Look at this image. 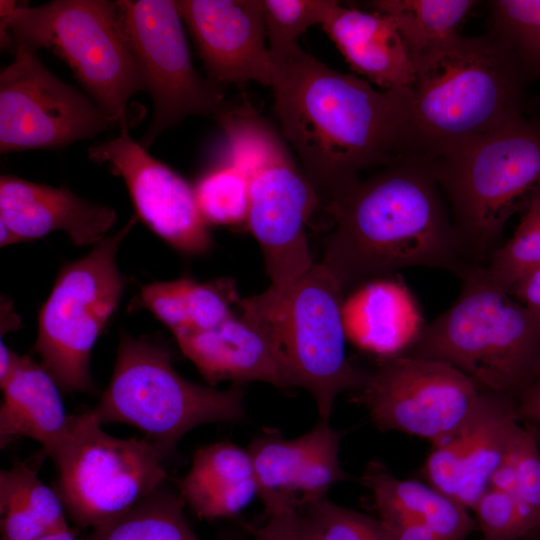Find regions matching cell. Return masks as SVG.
Segmentation results:
<instances>
[{
    "instance_id": "obj_1",
    "label": "cell",
    "mask_w": 540,
    "mask_h": 540,
    "mask_svg": "<svg viewBox=\"0 0 540 540\" xmlns=\"http://www.w3.org/2000/svg\"><path fill=\"white\" fill-rule=\"evenodd\" d=\"M270 53L281 133L327 212L363 171L418 155L410 88L376 89L299 46Z\"/></svg>"
},
{
    "instance_id": "obj_2",
    "label": "cell",
    "mask_w": 540,
    "mask_h": 540,
    "mask_svg": "<svg viewBox=\"0 0 540 540\" xmlns=\"http://www.w3.org/2000/svg\"><path fill=\"white\" fill-rule=\"evenodd\" d=\"M428 160L419 155L381 168L328 213L334 228L321 263L345 293L410 267L460 277L467 259Z\"/></svg>"
},
{
    "instance_id": "obj_3",
    "label": "cell",
    "mask_w": 540,
    "mask_h": 540,
    "mask_svg": "<svg viewBox=\"0 0 540 540\" xmlns=\"http://www.w3.org/2000/svg\"><path fill=\"white\" fill-rule=\"evenodd\" d=\"M413 63L410 102L420 156L431 158L525 116L528 75L488 32L458 33Z\"/></svg>"
},
{
    "instance_id": "obj_4",
    "label": "cell",
    "mask_w": 540,
    "mask_h": 540,
    "mask_svg": "<svg viewBox=\"0 0 540 540\" xmlns=\"http://www.w3.org/2000/svg\"><path fill=\"white\" fill-rule=\"evenodd\" d=\"M215 118L225 135L226 163L248 180L247 224L270 279L263 293L280 298L315 263L305 229L319 197L281 131L250 104H227Z\"/></svg>"
},
{
    "instance_id": "obj_5",
    "label": "cell",
    "mask_w": 540,
    "mask_h": 540,
    "mask_svg": "<svg viewBox=\"0 0 540 540\" xmlns=\"http://www.w3.org/2000/svg\"><path fill=\"white\" fill-rule=\"evenodd\" d=\"M427 160L467 259L485 265L508 220L540 195V120L524 116Z\"/></svg>"
},
{
    "instance_id": "obj_6",
    "label": "cell",
    "mask_w": 540,
    "mask_h": 540,
    "mask_svg": "<svg viewBox=\"0 0 540 540\" xmlns=\"http://www.w3.org/2000/svg\"><path fill=\"white\" fill-rule=\"evenodd\" d=\"M460 278L455 302L406 354L447 363L482 390L517 400L540 368V317L484 265L471 264Z\"/></svg>"
},
{
    "instance_id": "obj_7",
    "label": "cell",
    "mask_w": 540,
    "mask_h": 540,
    "mask_svg": "<svg viewBox=\"0 0 540 540\" xmlns=\"http://www.w3.org/2000/svg\"><path fill=\"white\" fill-rule=\"evenodd\" d=\"M345 294L319 262L280 298L260 293L238 301L240 316L272 339L295 387L313 396L319 420L328 421L338 394L355 391L365 375L346 356Z\"/></svg>"
},
{
    "instance_id": "obj_8",
    "label": "cell",
    "mask_w": 540,
    "mask_h": 540,
    "mask_svg": "<svg viewBox=\"0 0 540 540\" xmlns=\"http://www.w3.org/2000/svg\"><path fill=\"white\" fill-rule=\"evenodd\" d=\"M1 48H45L61 58L92 101L130 125L127 104L145 92L136 61L122 34L116 1L53 0L17 6L1 18ZM14 51V50H13Z\"/></svg>"
},
{
    "instance_id": "obj_9",
    "label": "cell",
    "mask_w": 540,
    "mask_h": 540,
    "mask_svg": "<svg viewBox=\"0 0 540 540\" xmlns=\"http://www.w3.org/2000/svg\"><path fill=\"white\" fill-rule=\"evenodd\" d=\"M243 398L239 384L218 390L184 379L166 348L122 334L111 380L90 411L101 425L138 428L167 456L198 425L242 421Z\"/></svg>"
},
{
    "instance_id": "obj_10",
    "label": "cell",
    "mask_w": 540,
    "mask_h": 540,
    "mask_svg": "<svg viewBox=\"0 0 540 540\" xmlns=\"http://www.w3.org/2000/svg\"><path fill=\"white\" fill-rule=\"evenodd\" d=\"M50 457L65 511L83 528L128 511L167 478L166 456L154 443L107 434L90 409L70 415L67 432Z\"/></svg>"
},
{
    "instance_id": "obj_11",
    "label": "cell",
    "mask_w": 540,
    "mask_h": 540,
    "mask_svg": "<svg viewBox=\"0 0 540 540\" xmlns=\"http://www.w3.org/2000/svg\"><path fill=\"white\" fill-rule=\"evenodd\" d=\"M137 218L132 216L86 256L65 264L41 308L34 351L65 392H95L90 355L123 292L117 254Z\"/></svg>"
},
{
    "instance_id": "obj_12",
    "label": "cell",
    "mask_w": 540,
    "mask_h": 540,
    "mask_svg": "<svg viewBox=\"0 0 540 540\" xmlns=\"http://www.w3.org/2000/svg\"><path fill=\"white\" fill-rule=\"evenodd\" d=\"M122 34L153 101V117L141 139L146 150L187 116L214 117L226 105L217 87L195 71L175 1L118 0Z\"/></svg>"
},
{
    "instance_id": "obj_13",
    "label": "cell",
    "mask_w": 540,
    "mask_h": 540,
    "mask_svg": "<svg viewBox=\"0 0 540 540\" xmlns=\"http://www.w3.org/2000/svg\"><path fill=\"white\" fill-rule=\"evenodd\" d=\"M0 73V152L58 149L120 127L91 99L64 83L36 51L15 45Z\"/></svg>"
},
{
    "instance_id": "obj_14",
    "label": "cell",
    "mask_w": 540,
    "mask_h": 540,
    "mask_svg": "<svg viewBox=\"0 0 540 540\" xmlns=\"http://www.w3.org/2000/svg\"><path fill=\"white\" fill-rule=\"evenodd\" d=\"M355 392L380 429L436 444L463 424L482 389L447 363L403 354L380 360Z\"/></svg>"
},
{
    "instance_id": "obj_15",
    "label": "cell",
    "mask_w": 540,
    "mask_h": 540,
    "mask_svg": "<svg viewBox=\"0 0 540 540\" xmlns=\"http://www.w3.org/2000/svg\"><path fill=\"white\" fill-rule=\"evenodd\" d=\"M128 127L122 125L117 137L89 147V159L108 164L124 180L136 216L155 234L183 254L206 253L213 241L194 188L151 156L130 136Z\"/></svg>"
},
{
    "instance_id": "obj_16",
    "label": "cell",
    "mask_w": 540,
    "mask_h": 540,
    "mask_svg": "<svg viewBox=\"0 0 540 540\" xmlns=\"http://www.w3.org/2000/svg\"><path fill=\"white\" fill-rule=\"evenodd\" d=\"M205 66L217 87L249 82L272 86L274 65L266 46L263 0H177Z\"/></svg>"
},
{
    "instance_id": "obj_17",
    "label": "cell",
    "mask_w": 540,
    "mask_h": 540,
    "mask_svg": "<svg viewBox=\"0 0 540 540\" xmlns=\"http://www.w3.org/2000/svg\"><path fill=\"white\" fill-rule=\"evenodd\" d=\"M173 334L209 386L258 381L285 390L295 387L269 335L241 316L232 314L213 328H184Z\"/></svg>"
},
{
    "instance_id": "obj_18",
    "label": "cell",
    "mask_w": 540,
    "mask_h": 540,
    "mask_svg": "<svg viewBox=\"0 0 540 540\" xmlns=\"http://www.w3.org/2000/svg\"><path fill=\"white\" fill-rule=\"evenodd\" d=\"M117 220L116 211L64 187L38 184L13 175L0 177V221L18 242L64 231L77 246L96 245Z\"/></svg>"
},
{
    "instance_id": "obj_19",
    "label": "cell",
    "mask_w": 540,
    "mask_h": 540,
    "mask_svg": "<svg viewBox=\"0 0 540 540\" xmlns=\"http://www.w3.org/2000/svg\"><path fill=\"white\" fill-rule=\"evenodd\" d=\"M342 321L347 340L380 360L406 354L427 325L414 294L396 274L349 290Z\"/></svg>"
},
{
    "instance_id": "obj_20",
    "label": "cell",
    "mask_w": 540,
    "mask_h": 540,
    "mask_svg": "<svg viewBox=\"0 0 540 540\" xmlns=\"http://www.w3.org/2000/svg\"><path fill=\"white\" fill-rule=\"evenodd\" d=\"M351 69L382 90L408 89L415 67L393 20L335 1L321 25Z\"/></svg>"
},
{
    "instance_id": "obj_21",
    "label": "cell",
    "mask_w": 540,
    "mask_h": 540,
    "mask_svg": "<svg viewBox=\"0 0 540 540\" xmlns=\"http://www.w3.org/2000/svg\"><path fill=\"white\" fill-rule=\"evenodd\" d=\"M1 389V448L28 437L40 443L44 455L50 456L63 440L70 418L57 383L41 364L29 356H19Z\"/></svg>"
},
{
    "instance_id": "obj_22",
    "label": "cell",
    "mask_w": 540,
    "mask_h": 540,
    "mask_svg": "<svg viewBox=\"0 0 540 540\" xmlns=\"http://www.w3.org/2000/svg\"><path fill=\"white\" fill-rule=\"evenodd\" d=\"M520 425L515 399L482 390L468 418L452 433L463 464L457 501L467 509L491 487Z\"/></svg>"
},
{
    "instance_id": "obj_23",
    "label": "cell",
    "mask_w": 540,
    "mask_h": 540,
    "mask_svg": "<svg viewBox=\"0 0 540 540\" xmlns=\"http://www.w3.org/2000/svg\"><path fill=\"white\" fill-rule=\"evenodd\" d=\"M177 490L201 519L237 515L258 495L247 449L230 442L198 449L190 470L177 480Z\"/></svg>"
},
{
    "instance_id": "obj_24",
    "label": "cell",
    "mask_w": 540,
    "mask_h": 540,
    "mask_svg": "<svg viewBox=\"0 0 540 540\" xmlns=\"http://www.w3.org/2000/svg\"><path fill=\"white\" fill-rule=\"evenodd\" d=\"M380 515H398L431 529L442 540H465L477 527L468 509L430 484L403 480L381 463L368 464L362 476Z\"/></svg>"
},
{
    "instance_id": "obj_25",
    "label": "cell",
    "mask_w": 540,
    "mask_h": 540,
    "mask_svg": "<svg viewBox=\"0 0 540 540\" xmlns=\"http://www.w3.org/2000/svg\"><path fill=\"white\" fill-rule=\"evenodd\" d=\"M338 432L328 421L319 420L312 430L294 439H283L275 431L252 440L247 451L265 513L285 504L298 506L291 495L295 482Z\"/></svg>"
},
{
    "instance_id": "obj_26",
    "label": "cell",
    "mask_w": 540,
    "mask_h": 540,
    "mask_svg": "<svg viewBox=\"0 0 540 540\" xmlns=\"http://www.w3.org/2000/svg\"><path fill=\"white\" fill-rule=\"evenodd\" d=\"M0 516L1 540H36L68 525L57 491L23 461L0 472Z\"/></svg>"
},
{
    "instance_id": "obj_27",
    "label": "cell",
    "mask_w": 540,
    "mask_h": 540,
    "mask_svg": "<svg viewBox=\"0 0 540 540\" xmlns=\"http://www.w3.org/2000/svg\"><path fill=\"white\" fill-rule=\"evenodd\" d=\"M477 4L473 0H376L369 6L389 16L414 62L458 34Z\"/></svg>"
},
{
    "instance_id": "obj_28",
    "label": "cell",
    "mask_w": 540,
    "mask_h": 540,
    "mask_svg": "<svg viewBox=\"0 0 540 540\" xmlns=\"http://www.w3.org/2000/svg\"><path fill=\"white\" fill-rule=\"evenodd\" d=\"M183 506L163 484L133 508L93 527L85 540H199Z\"/></svg>"
},
{
    "instance_id": "obj_29",
    "label": "cell",
    "mask_w": 540,
    "mask_h": 540,
    "mask_svg": "<svg viewBox=\"0 0 540 540\" xmlns=\"http://www.w3.org/2000/svg\"><path fill=\"white\" fill-rule=\"evenodd\" d=\"M487 32L509 49L528 77L540 80V0L490 1Z\"/></svg>"
},
{
    "instance_id": "obj_30",
    "label": "cell",
    "mask_w": 540,
    "mask_h": 540,
    "mask_svg": "<svg viewBox=\"0 0 540 540\" xmlns=\"http://www.w3.org/2000/svg\"><path fill=\"white\" fill-rule=\"evenodd\" d=\"M484 267L490 279L506 290L540 268V195L522 212L512 236L494 250Z\"/></svg>"
},
{
    "instance_id": "obj_31",
    "label": "cell",
    "mask_w": 540,
    "mask_h": 540,
    "mask_svg": "<svg viewBox=\"0 0 540 540\" xmlns=\"http://www.w3.org/2000/svg\"><path fill=\"white\" fill-rule=\"evenodd\" d=\"M513 484L509 492L516 504L525 540L540 533V444L531 424L520 425L510 451Z\"/></svg>"
},
{
    "instance_id": "obj_32",
    "label": "cell",
    "mask_w": 540,
    "mask_h": 540,
    "mask_svg": "<svg viewBox=\"0 0 540 540\" xmlns=\"http://www.w3.org/2000/svg\"><path fill=\"white\" fill-rule=\"evenodd\" d=\"M194 191L199 211L207 224L247 222L249 184L245 175L234 166L225 163L205 174Z\"/></svg>"
},
{
    "instance_id": "obj_33",
    "label": "cell",
    "mask_w": 540,
    "mask_h": 540,
    "mask_svg": "<svg viewBox=\"0 0 540 540\" xmlns=\"http://www.w3.org/2000/svg\"><path fill=\"white\" fill-rule=\"evenodd\" d=\"M312 540H393L381 520L322 498L299 508Z\"/></svg>"
},
{
    "instance_id": "obj_34",
    "label": "cell",
    "mask_w": 540,
    "mask_h": 540,
    "mask_svg": "<svg viewBox=\"0 0 540 540\" xmlns=\"http://www.w3.org/2000/svg\"><path fill=\"white\" fill-rule=\"evenodd\" d=\"M269 50L281 51L298 46L310 27L322 25L334 0H263Z\"/></svg>"
},
{
    "instance_id": "obj_35",
    "label": "cell",
    "mask_w": 540,
    "mask_h": 540,
    "mask_svg": "<svg viewBox=\"0 0 540 540\" xmlns=\"http://www.w3.org/2000/svg\"><path fill=\"white\" fill-rule=\"evenodd\" d=\"M481 540H525V533L512 495L490 487L472 509Z\"/></svg>"
},
{
    "instance_id": "obj_36",
    "label": "cell",
    "mask_w": 540,
    "mask_h": 540,
    "mask_svg": "<svg viewBox=\"0 0 540 540\" xmlns=\"http://www.w3.org/2000/svg\"><path fill=\"white\" fill-rule=\"evenodd\" d=\"M190 278L154 282L141 288V304L164 323L173 333L189 328L188 294Z\"/></svg>"
},
{
    "instance_id": "obj_37",
    "label": "cell",
    "mask_w": 540,
    "mask_h": 540,
    "mask_svg": "<svg viewBox=\"0 0 540 540\" xmlns=\"http://www.w3.org/2000/svg\"><path fill=\"white\" fill-rule=\"evenodd\" d=\"M235 294L229 282L191 283L188 294L189 328H213L231 316Z\"/></svg>"
},
{
    "instance_id": "obj_38",
    "label": "cell",
    "mask_w": 540,
    "mask_h": 540,
    "mask_svg": "<svg viewBox=\"0 0 540 540\" xmlns=\"http://www.w3.org/2000/svg\"><path fill=\"white\" fill-rule=\"evenodd\" d=\"M266 515V522L253 530L254 540H312L296 505H281Z\"/></svg>"
},
{
    "instance_id": "obj_39",
    "label": "cell",
    "mask_w": 540,
    "mask_h": 540,
    "mask_svg": "<svg viewBox=\"0 0 540 540\" xmlns=\"http://www.w3.org/2000/svg\"><path fill=\"white\" fill-rule=\"evenodd\" d=\"M379 519L393 540H442L415 520L398 515H380Z\"/></svg>"
},
{
    "instance_id": "obj_40",
    "label": "cell",
    "mask_w": 540,
    "mask_h": 540,
    "mask_svg": "<svg viewBox=\"0 0 540 540\" xmlns=\"http://www.w3.org/2000/svg\"><path fill=\"white\" fill-rule=\"evenodd\" d=\"M509 291L516 300L540 317V268L524 275Z\"/></svg>"
},
{
    "instance_id": "obj_41",
    "label": "cell",
    "mask_w": 540,
    "mask_h": 540,
    "mask_svg": "<svg viewBox=\"0 0 540 540\" xmlns=\"http://www.w3.org/2000/svg\"><path fill=\"white\" fill-rule=\"evenodd\" d=\"M516 403L520 421L540 426V368Z\"/></svg>"
},
{
    "instance_id": "obj_42",
    "label": "cell",
    "mask_w": 540,
    "mask_h": 540,
    "mask_svg": "<svg viewBox=\"0 0 540 540\" xmlns=\"http://www.w3.org/2000/svg\"><path fill=\"white\" fill-rule=\"evenodd\" d=\"M19 355L8 348L3 341L0 344V387L6 383V381L12 375Z\"/></svg>"
},
{
    "instance_id": "obj_43",
    "label": "cell",
    "mask_w": 540,
    "mask_h": 540,
    "mask_svg": "<svg viewBox=\"0 0 540 540\" xmlns=\"http://www.w3.org/2000/svg\"><path fill=\"white\" fill-rule=\"evenodd\" d=\"M36 540H77L69 526L62 527L55 531L45 534Z\"/></svg>"
},
{
    "instance_id": "obj_44",
    "label": "cell",
    "mask_w": 540,
    "mask_h": 540,
    "mask_svg": "<svg viewBox=\"0 0 540 540\" xmlns=\"http://www.w3.org/2000/svg\"><path fill=\"white\" fill-rule=\"evenodd\" d=\"M18 5L16 4V1H7V0H1L0 1V16L1 18H5L10 16L13 11L16 9Z\"/></svg>"
},
{
    "instance_id": "obj_45",
    "label": "cell",
    "mask_w": 540,
    "mask_h": 540,
    "mask_svg": "<svg viewBox=\"0 0 540 540\" xmlns=\"http://www.w3.org/2000/svg\"><path fill=\"white\" fill-rule=\"evenodd\" d=\"M532 425V424H531ZM534 430H535V433H536V436H537V439H538V442L540 444V426L538 425H532ZM529 540H540V533H538L536 536L532 537L531 539Z\"/></svg>"
}]
</instances>
